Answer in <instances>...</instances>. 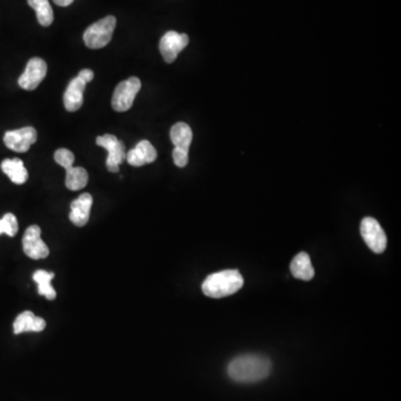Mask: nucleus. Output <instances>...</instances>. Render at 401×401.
Masks as SVG:
<instances>
[{"mask_svg":"<svg viewBox=\"0 0 401 401\" xmlns=\"http://www.w3.org/2000/svg\"><path fill=\"white\" fill-rule=\"evenodd\" d=\"M28 5L36 11L37 20L43 27H48L54 22V13L48 0H27Z\"/></svg>","mask_w":401,"mask_h":401,"instance_id":"6ab92c4d","label":"nucleus"},{"mask_svg":"<svg viewBox=\"0 0 401 401\" xmlns=\"http://www.w3.org/2000/svg\"><path fill=\"white\" fill-rule=\"evenodd\" d=\"M98 147L107 149L109 156L106 160V168L111 173L120 171V165L126 158V147L124 143L111 134L98 136L96 139Z\"/></svg>","mask_w":401,"mask_h":401,"instance_id":"423d86ee","label":"nucleus"},{"mask_svg":"<svg viewBox=\"0 0 401 401\" xmlns=\"http://www.w3.org/2000/svg\"><path fill=\"white\" fill-rule=\"evenodd\" d=\"M93 205V198L88 193H83L79 198L71 204L69 220L76 226H85L90 220V209Z\"/></svg>","mask_w":401,"mask_h":401,"instance_id":"ddd939ff","label":"nucleus"},{"mask_svg":"<svg viewBox=\"0 0 401 401\" xmlns=\"http://www.w3.org/2000/svg\"><path fill=\"white\" fill-rule=\"evenodd\" d=\"M156 158H158V152L155 147L147 140H143L134 149L126 153L125 160L128 161L130 165L140 168V166L154 162Z\"/></svg>","mask_w":401,"mask_h":401,"instance_id":"f8f14e48","label":"nucleus"},{"mask_svg":"<svg viewBox=\"0 0 401 401\" xmlns=\"http://www.w3.org/2000/svg\"><path fill=\"white\" fill-rule=\"evenodd\" d=\"M361 236L369 249L374 253H382L387 247V236L377 220L374 217H365L360 225Z\"/></svg>","mask_w":401,"mask_h":401,"instance_id":"0eeeda50","label":"nucleus"},{"mask_svg":"<svg viewBox=\"0 0 401 401\" xmlns=\"http://www.w3.org/2000/svg\"><path fill=\"white\" fill-rule=\"evenodd\" d=\"M74 0H54V3L56 5L60 6V7H67V6L71 5Z\"/></svg>","mask_w":401,"mask_h":401,"instance_id":"5701e85b","label":"nucleus"},{"mask_svg":"<svg viewBox=\"0 0 401 401\" xmlns=\"http://www.w3.org/2000/svg\"><path fill=\"white\" fill-rule=\"evenodd\" d=\"M88 182V173L83 168H72L66 170V186L72 191H79L84 189Z\"/></svg>","mask_w":401,"mask_h":401,"instance_id":"aec40b11","label":"nucleus"},{"mask_svg":"<svg viewBox=\"0 0 401 401\" xmlns=\"http://www.w3.org/2000/svg\"><path fill=\"white\" fill-rule=\"evenodd\" d=\"M170 136L172 143L174 144V149L189 153V149L192 143L193 133L186 123L179 122L172 126Z\"/></svg>","mask_w":401,"mask_h":401,"instance_id":"dca6fc26","label":"nucleus"},{"mask_svg":"<svg viewBox=\"0 0 401 401\" xmlns=\"http://www.w3.org/2000/svg\"><path fill=\"white\" fill-rule=\"evenodd\" d=\"M36 141H37V132L35 128L30 126L20 130H8L4 136V143L6 147L18 153L27 152Z\"/></svg>","mask_w":401,"mask_h":401,"instance_id":"1a4fd4ad","label":"nucleus"},{"mask_svg":"<svg viewBox=\"0 0 401 401\" xmlns=\"http://www.w3.org/2000/svg\"><path fill=\"white\" fill-rule=\"evenodd\" d=\"M244 280L238 270H224L210 274L204 280L202 291L206 297L213 299L232 296L243 287Z\"/></svg>","mask_w":401,"mask_h":401,"instance_id":"f03ea898","label":"nucleus"},{"mask_svg":"<svg viewBox=\"0 0 401 401\" xmlns=\"http://www.w3.org/2000/svg\"><path fill=\"white\" fill-rule=\"evenodd\" d=\"M291 273L297 279L310 281L315 277V269L308 253L301 252L297 254L291 262Z\"/></svg>","mask_w":401,"mask_h":401,"instance_id":"2eb2a0df","label":"nucleus"},{"mask_svg":"<svg viewBox=\"0 0 401 401\" xmlns=\"http://www.w3.org/2000/svg\"><path fill=\"white\" fill-rule=\"evenodd\" d=\"M55 274L53 272H47L45 270H39L34 273V281L39 285V292L41 296L45 297L47 300L56 299V291L52 285V280Z\"/></svg>","mask_w":401,"mask_h":401,"instance_id":"a211bd4d","label":"nucleus"},{"mask_svg":"<svg viewBox=\"0 0 401 401\" xmlns=\"http://www.w3.org/2000/svg\"><path fill=\"white\" fill-rule=\"evenodd\" d=\"M1 170L15 184L22 185L28 179V172L20 158H7L1 163Z\"/></svg>","mask_w":401,"mask_h":401,"instance_id":"f3484780","label":"nucleus"},{"mask_svg":"<svg viewBox=\"0 0 401 401\" xmlns=\"http://www.w3.org/2000/svg\"><path fill=\"white\" fill-rule=\"evenodd\" d=\"M93 79L94 73L90 69H83L75 79H72L64 94V105L68 111H76L81 109L84 102L85 87Z\"/></svg>","mask_w":401,"mask_h":401,"instance_id":"20e7f679","label":"nucleus"},{"mask_svg":"<svg viewBox=\"0 0 401 401\" xmlns=\"http://www.w3.org/2000/svg\"><path fill=\"white\" fill-rule=\"evenodd\" d=\"M54 158L56 163L65 168V170L72 168L74 165V162H75V155L67 149H57L55 152Z\"/></svg>","mask_w":401,"mask_h":401,"instance_id":"4be33fe9","label":"nucleus"},{"mask_svg":"<svg viewBox=\"0 0 401 401\" xmlns=\"http://www.w3.org/2000/svg\"><path fill=\"white\" fill-rule=\"evenodd\" d=\"M46 328V322L43 318L36 317L32 311H25L16 318L14 322V334L24 332H41Z\"/></svg>","mask_w":401,"mask_h":401,"instance_id":"4468645a","label":"nucleus"},{"mask_svg":"<svg viewBox=\"0 0 401 401\" xmlns=\"http://www.w3.org/2000/svg\"><path fill=\"white\" fill-rule=\"evenodd\" d=\"M141 87V81L137 77H130L117 85L111 100L113 109L121 113L130 109Z\"/></svg>","mask_w":401,"mask_h":401,"instance_id":"39448f33","label":"nucleus"},{"mask_svg":"<svg viewBox=\"0 0 401 401\" xmlns=\"http://www.w3.org/2000/svg\"><path fill=\"white\" fill-rule=\"evenodd\" d=\"M18 232V221L13 213H7L0 220V236L7 234L8 236H15Z\"/></svg>","mask_w":401,"mask_h":401,"instance_id":"412c9836","label":"nucleus"},{"mask_svg":"<svg viewBox=\"0 0 401 401\" xmlns=\"http://www.w3.org/2000/svg\"><path fill=\"white\" fill-rule=\"evenodd\" d=\"M229 377L241 383H253L266 379L272 372L271 360L261 355H242L228 365Z\"/></svg>","mask_w":401,"mask_h":401,"instance_id":"f257e3e1","label":"nucleus"},{"mask_svg":"<svg viewBox=\"0 0 401 401\" xmlns=\"http://www.w3.org/2000/svg\"><path fill=\"white\" fill-rule=\"evenodd\" d=\"M187 43H189V36L186 34H179L171 30L161 39V54L166 62L171 64L177 60V55L187 46Z\"/></svg>","mask_w":401,"mask_h":401,"instance_id":"9b49d317","label":"nucleus"},{"mask_svg":"<svg viewBox=\"0 0 401 401\" xmlns=\"http://www.w3.org/2000/svg\"><path fill=\"white\" fill-rule=\"evenodd\" d=\"M41 230L39 225H32L25 232L22 238V247L25 254L33 260L47 258L49 249L41 239Z\"/></svg>","mask_w":401,"mask_h":401,"instance_id":"6e6552de","label":"nucleus"},{"mask_svg":"<svg viewBox=\"0 0 401 401\" xmlns=\"http://www.w3.org/2000/svg\"><path fill=\"white\" fill-rule=\"evenodd\" d=\"M115 27L116 18L114 16L105 17L95 24L90 25L84 33L86 46L92 49L103 48L111 41Z\"/></svg>","mask_w":401,"mask_h":401,"instance_id":"7ed1b4c3","label":"nucleus"},{"mask_svg":"<svg viewBox=\"0 0 401 401\" xmlns=\"http://www.w3.org/2000/svg\"><path fill=\"white\" fill-rule=\"evenodd\" d=\"M47 75V64L39 57L32 58L27 62L26 69L18 79L22 90H34L39 86Z\"/></svg>","mask_w":401,"mask_h":401,"instance_id":"9d476101","label":"nucleus"}]
</instances>
